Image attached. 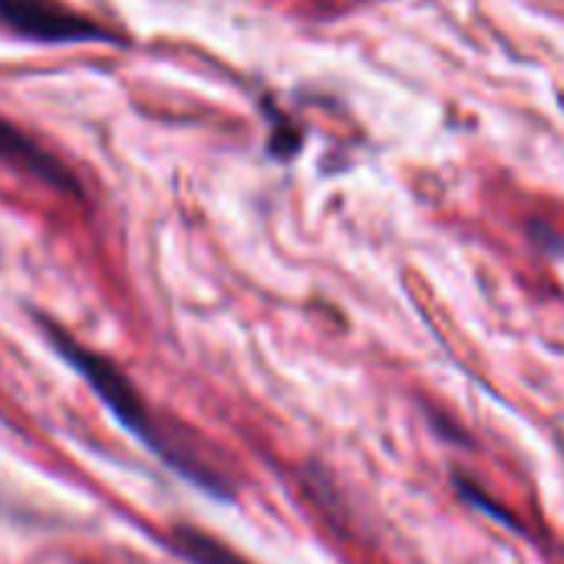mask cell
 <instances>
[{"label":"cell","instance_id":"obj_1","mask_svg":"<svg viewBox=\"0 0 564 564\" xmlns=\"http://www.w3.org/2000/svg\"><path fill=\"white\" fill-rule=\"evenodd\" d=\"M50 337H53L56 350L63 354V360L73 364L86 377V383L102 397V403L112 410V416L126 430H132L152 453H159L175 473H182L185 479H192L195 486H202V489H208L215 496H228L231 492L228 489V476L215 466V459H208L205 449L185 430H178L169 420L152 416L149 403L142 400L135 383L109 357H102L96 350H86L79 340L59 334L56 327H50Z\"/></svg>","mask_w":564,"mask_h":564},{"label":"cell","instance_id":"obj_2","mask_svg":"<svg viewBox=\"0 0 564 564\" xmlns=\"http://www.w3.org/2000/svg\"><path fill=\"white\" fill-rule=\"evenodd\" d=\"M0 26L40 43H96L109 30L59 0H0Z\"/></svg>","mask_w":564,"mask_h":564},{"label":"cell","instance_id":"obj_3","mask_svg":"<svg viewBox=\"0 0 564 564\" xmlns=\"http://www.w3.org/2000/svg\"><path fill=\"white\" fill-rule=\"evenodd\" d=\"M0 162H7L17 172L33 175L36 182H43L50 188H59L66 195H79V185L69 175V169L56 155H50L36 139H30L23 129L10 126L7 119H0Z\"/></svg>","mask_w":564,"mask_h":564},{"label":"cell","instance_id":"obj_4","mask_svg":"<svg viewBox=\"0 0 564 564\" xmlns=\"http://www.w3.org/2000/svg\"><path fill=\"white\" fill-rule=\"evenodd\" d=\"M175 549L192 564H251L238 552L221 545L218 539L198 532V529H175Z\"/></svg>","mask_w":564,"mask_h":564}]
</instances>
